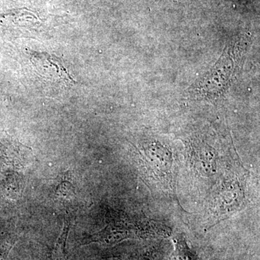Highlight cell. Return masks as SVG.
I'll use <instances>...</instances> for the list:
<instances>
[{
    "mask_svg": "<svg viewBox=\"0 0 260 260\" xmlns=\"http://www.w3.org/2000/svg\"><path fill=\"white\" fill-rule=\"evenodd\" d=\"M172 234L169 228L154 221L145 222L116 221L111 222L103 230L88 238L85 244L99 243L114 244L126 239L137 238H155L169 237Z\"/></svg>",
    "mask_w": 260,
    "mask_h": 260,
    "instance_id": "obj_1",
    "label": "cell"
},
{
    "mask_svg": "<svg viewBox=\"0 0 260 260\" xmlns=\"http://www.w3.org/2000/svg\"><path fill=\"white\" fill-rule=\"evenodd\" d=\"M32 64L44 79L51 83L71 85L75 83L60 58L45 52H30Z\"/></svg>",
    "mask_w": 260,
    "mask_h": 260,
    "instance_id": "obj_2",
    "label": "cell"
},
{
    "mask_svg": "<svg viewBox=\"0 0 260 260\" xmlns=\"http://www.w3.org/2000/svg\"><path fill=\"white\" fill-rule=\"evenodd\" d=\"M174 242V250L169 260H206L188 244L182 236L176 237Z\"/></svg>",
    "mask_w": 260,
    "mask_h": 260,
    "instance_id": "obj_3",
    "label": "cell"
},
{
    "mask_svg": "<svg viewBox=\"0 0 260 260\" xmlns=\"http://www.w3.org/2000/svg\"><path fill=\"white\" fill-rule=\"evenodd\" d=\"M69 231V224L64 223L62 232L54 246L51 260H67L65 248H66L67 239H68Z\"/></svg>",
    "mask_w": 260,
    "mask_h": 260,
    "instance_id": "obj_4",
    "label": "cell"
}]
</instances>
